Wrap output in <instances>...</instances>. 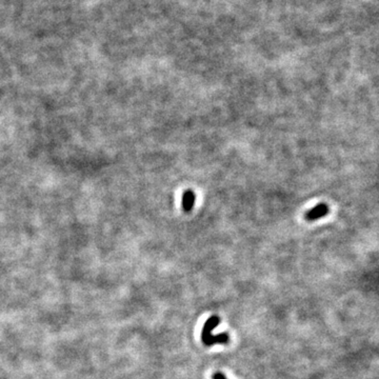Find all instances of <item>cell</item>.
<instances>
[{
  "label": "cell",
  "mask_w": 379,
  "mask_h": 379,
  "mask_svg": "<svg viewBox=\"0 0 379 379\" xmlns=\"http://www.w3.org/2000/svg\"><path fill=\"white\" fill-rule=\"evenodd\" d=\"M221 323V318L217 316H212L204 323L202 332H201V340L202 343L211 347L215 344H227L230 341V336L226 333H222V334H218V335H213L212 332H213L214 328L217 327V325Z\"/></svg>",
  "instance_id": "cell-1"
},
{
  "label": "cell",
  "mask_w": 379,
  "mask_h": 379,
  "mask_svg": "<svg viewBox=\"0 0 379 379\" xmlns=\"http://www.w3.org/2000/svg\"><path fill=\"white\" fill-rule=\"evenodd\" d=\"M330 212V209H329V206L325 203H319L317 204L316 207H314L313 209L309 210L305 217L308 221H318V219H320L324 216H327L329 214Z\"/></svg>",
  "instance_id": "cell-2"
},
{
  "label": "cell",
  "mask_w": 379,
  "mask_h": 379,
  "mask_svg": "<svg viewBox=\"0 0 379 379\" xmlns=\"http://www.w3.org/2000/svg\"><path fill=\"white\" fill-rule=\"evenodd\" d=\"M196 196L195 193L191 190H188L183 195V199H181V204H183V209L187 213L191 212L195 206Z\"/></svg>",
  "instance_id": "cell-3"
},
{
  "label": "cell",
  "mask_w": 379,
  "mask_h": 379,
  "mask_svg": "<svg viewBox=\"0 0 379 379\" xmlns=\"http://www.w3.org/2000/svg\"><path fill=\"white\" fill-rule=\"evenodd\" d=\"M213 379H226V378L221 373H215L213 376Z\"/></svg>",
  "instance_id": "cell-4"
}]
</instances>
